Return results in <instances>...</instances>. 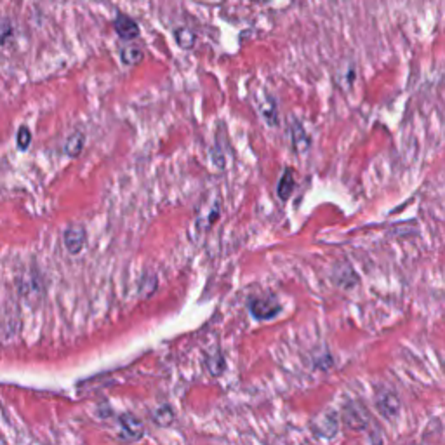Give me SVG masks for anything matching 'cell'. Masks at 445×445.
Returning a JSON list of instances; mask_svg holds the SVG:
<instances>
[{"instance_id": "obj_1", "label": "cell", "mask_w": 445, "mask_h": 445, "mask_svg": "<svg viewBox=\"0 0 445 445\" xmlns=\"http://www.w3.org/2000/svg\"><path fill=\"white\" fill-rule=\"evenodd\" d=\"M249 310L257 320H272L282 311V306L273 296H259L249 301Z\"/></svg>"}, {"instance_id": "obj_2", "label": "cell", "mask_w": 445, "mask_h": 445, "mask_svg": "<svg viewBox=\"0 0 445 445\" xmlns=\"http://www.w3.org/2000/svg\"><path fill=\"white\" fill-rule=\"evenodd\" d=\"M144 435V423L134 414H124L119 419V436L124 442H138Z\"/></svg>"}, {"instance_id": "obj_3", "label": "cell", "mask_w": 445, "mask_h": 445, "mask_svg": "<svg viewBox=\"0 0 445 445\" xmlns=\"http://www.w3.org/2000/svg\"><path fill=\"white\" fill-rule=\"evenodd\" d=\"M85 242H87V230L84 225H70L63 232V245L68 254H80L85 247Z\"/></svg>"}, {"instance_id": "obj_4", "label": "cell", "mask_w": 445, "mask_h": 445, "mask_svg": "<svg viewBox=\"0 0 445 445\" xmlns=\"http://www.w3.org/2000/svg\"><path fill=\"white\" fill-rule=\"evenodd\" d=\"M113 28H115V33L119 35L122 41H134V38H138L139 33H141L138 23L124 13H119L115 19H113Z\"/></svg>"}, {"instance_id": "obj_5", "label": "cell", "mask_w": 445, "mask_h": 445, "mask_svg": "<svg viewBox=\"0 0 445 445\" xmlns=\"http://www.w3.org/2000/svg\"><path fill=\"white\" fill-rule=\"evenodd\" d=\"M376 407L380 411L381 416H385L386 419L397 416L398 409H400V402H398L397 395L388 390H380L376 393Z\"/></svg>"}, {"instance_id": "obj_6", "label": "cell", "mask_w": 445, "mask_h": 445, "mask_svg": "<svg viewBox=\"0 0 445 445\" xmlns=\"http://www.w3.org/2000/svg\"><path fill=\"white\" fill-rule=\"evenodd\" d=\"M220 213H221L220 200H213L207 207H202L200 213H198L197 216V228L200 230V232L202 230L207 232V230L213 228L214 222L220 220Z\"/></svg>"}, {"instance_id": "obj_7", "label": "cell", "mask_w": 445, "mask_h": 445, "mask_svg": "<svg viewBox=\"0 0 445 445\" xmlns=\"http://www.w3.org/2000/svg\"><path fill=\"white\" fill-rule=\"evenodd\" d=\"M317 423H318V427H313V428H315V433L320 436L331 439V436H334L336 433H338V417H336V414L333 412H327V414H322V416H318Z\"/></svg>"}, {"instance_id": "obj_8", "label": "cell", "mask_w": 445, "mask_h": 445, "mask_svg": "<svg viewBox=\"0 0 445 445\" xmlns=\"http://www.w3.org/2000/svg\"><path fill=\"white\" fill-rule=\"evenodd\" d=\"M85 146V134L82 131H73L65 141V155L70 159H77L84 151Z\"/></svg>"}, {"instance_id": "obj_9", "label": "cell", "mask_w": 445, "mask_h": 445, "mask_svg": "<svg viewBox=\"0 0 445 445\" xmlns=\"http://www.w3.org/2000/svg\"><path fill=\"white\" fill-rule=\"evenodd\" d=\"M296 186V179H294V171L292 169H286L284 174L280 176L279 179V185H277V195L282 202H286L291 198L292 191H294Z\"/></svg>"}, {"instance_id": "obj_10", "label": "cell", "mask_w": 445, "mask_h": 445, "mask_svg": "<svg viewBox=\"0 0 445 445\" xmlns=\"http://www.w3.org/2000/svg\"><path fill=\"white\" fill-rule=\"evenodd\" d=\"M257 110H259V115L263 117V120L268 126H277L279 124V112H277V104L273 97L267 96L263 101H259Z\"/></svg>"}, {"instance_id": "obj_11", "label": "cell", "mask_w": 445, "mask_h": 445, "mask_svg": "<svg viewBox=\"0 0 445 445\" xmlns=\"http://www.w3.org/2000/svg\"><path fill=\"white\" fill-rule=\"evenodd\" d=\"M174 38L176 44H178L183 50L193 49L195 44H197V35H195L193 30H190L188 26H179V28H176Z\"/></svg>"}, {"instance_id": "obj_12", "label": "cell", "mask_w": 445, "mask_h": 445, "mask_svg": "<svg viewBox=\"0 0 445 445\" xmlns=\"http://www.w3.org/2000/svg\"><path fill=\"white\" fill-rule=\"evenodd\" d=\"M120 60L126 66H136L144 60V53L138 45H126L120 49Z\"/></svg>"}, {"instance_id": "obj_13", "label": "cell", "mask_w": 445, "mask_h": 445, "mask_svg": "<svg viewBox=\"0 0 445 445\" xmlns=\"http://www.w3.org/2000/svg\"><path fill=\"white\" fill-rule=\"evenodd\" d=\"M291 138H292V144H294L296 150H298V151L308 150V144H310V139H308L306 132H304V129L299 126L298 122L292 124Z\"/></svg>"}, {"instance_id": "obj_14", "label": "cell", "mask_w": 445, "mask_h": 445, "mask_svg": "<svg viewBox=\"0 0 445 445\" xmlns=\"http://www.w3.org/2000/svg\"><path fill=\"white\" fill-rule=\"evenodd\" d=\"M32 144V131L26 126H21L16 132V146L19 151H26Z\"/></svg>"}, {"instance_id": "obj_15", "label": "cell", "mask_w": 445, "mask_h": 445, "mask_svg": "<svg viewBox=\"0 0 445 445\" xmlns=\"http://www.w3.org/2000/svg\"><path fill=\"white\" fill-rule=\"evenodd\" d=\"M13 35H14V28H13L11 19H7V18L0 19V44L6 45L7 42L13 38Z\"/></svg>"}, {"instance_id": "obj_16", "label": "cell", "mask_w": 445, "mask_h": 445, "mask_svg": "<svg viewBox=\"0 0 445 445\" xmlns=\"http://www.w3.org/2000/svg\"><path fill=\"white\" fill-rule=\"evenodd\" d=\"M173 419H174V416L169 407H160L154 412V421L157 424H160V427H167V424L173 423Z\"/></svg>"}, {"instance_id": "obj_17", "label": "cell", "mask_w": 445, "mask_h": 445, "mask_svg": "<svg viewBox=\"0 0 445 445\" xmlns=\"http://www.w3.org/2000/svg\"><path fill=\"white\" fill-rule=\"evenodd\" d=\"M213 162L216 163V166L220 167V169H225L226 162H225V157H222V155H221L220 146H218V144H216V148H214V150H213Z\"/></svg>"}]
</instances>
